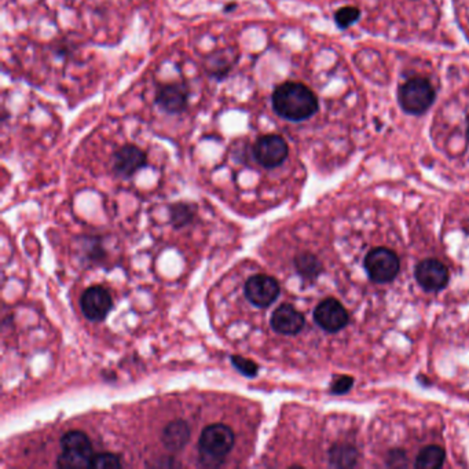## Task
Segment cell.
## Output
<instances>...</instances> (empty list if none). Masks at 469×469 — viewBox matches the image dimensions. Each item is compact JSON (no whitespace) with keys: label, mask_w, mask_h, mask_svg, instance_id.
<instances>
[{"label":"cell","mask_w":469,"mask_h":469,"mask_svg":"<svg viewBox=\"0 0 469 469\" xmlns=\"http://www.w3.org/2000/svg\"><path fill=\"white\" fill-rule=\"evenodd\" d=\"M62 453L57 461L59 468H88L92 448L88 437L81 431H70L61 439Z\"/></svg>","instance_id":"obj_4"},{"label":"cell","mask_w":469,"mask_h":469,"mask_svg":"<svg viewBox=\"0 0 469 469\" xmlns=\"http://www.w3.org/2000/svg\"><path fill=\"white\" fill-rule=\"evenodd\" d=\"M171 218H172L174 225L181 228V226H183V225L190 222V219L193 218V212L190 211V207H186L185 204H181V206H175L172 208Z\"/></svg>","instance_id":"obj_22"},{"label":"cell","mask_w":469,"mask_h":469,"mask_svg":"<svg viewBox=\"0 0 469 469\" xmlns=\"http://www.w3.org/2000/svg\"><path fill=\"white\" fill-rule=\"evenodd\" d=\"M230 359H232V363H233L235 369L239 373H242L243 376H246V377H256L257 376L259 366H257L256 362H253L248 358L238 357V355H233Z\"/></svg>","instance_id":"obj_21"},{"label":"cell","mask_w":469,"mask_h":469,"mask_svg":"<svg viewBox=\"0 0 469 469\" xmlns=\"http://www.w3.org/2000/svg\"><path fill=\"white\" fill-rule=\"evenodd\" d=\"M354 384V379L350 377V376H341V377H337L332 387H330V391L332 394H336V395H343L346 392H348L351 390Z\"/></svg>","instance_id":"obj_23"},{"label":"cell","mask_w":469,"mask_h":469,"mask_svg":"<svg viewBox=\"0 0 469 469\" xmlns=\"http://www.w3.org/2000/svg\"><path fill=\"white\" fill-rule=\"evenodd\" d=\"M365 268L373 282L387 283L398 275L401 261L394 250L388 248H375L365 257Z\"/></svg>","instance_id":"obj_5"},{"label":"cell","mask_w":469,"mask_h":469,"mask_svg":"<svg viewBox=\"0 0 469 469\" xmlns=\"http://www.w3.org/2000/svg\"><path fill=\"white\" fill-rule=\"evenodd\" d=\"M121 461L117 456L112 453H99L92 456L90 468L105 469V468H120Z\"/></svg>","instance_id":"obj_20"},{"label":"cell","mask_w":469,"mask_h":469,"mask_svg":"<svg viewBox=\"0 0 469 469\" xmlns=\"http://www.w3.org/2000/svg\"><path fill=\"white\" fill-rule=\"evenodd\" d=\"M233 8H235V4H229L225 10H226V11H230V10H233Z\"/></svg>","instance_id":"obj_24"},{"label":"cell","mask_w":469,"mask_h":469,"mask_svg":"<svg viewBox=\"0 0 469 469\" xmlns=\"http://www.w3.org/2000/svg\"><path fill=\"white\" fill-rule=\"evenodd\" d=\"M295 266L296 270L299 271V274L301 277H304L306 279H314L319 275L322 266L319 263V260L312 256L311 253H301L296 257L295 260Z\"/></svg>","instance_id":"obj_16"},{"label":"cell","mask_w":469,"mask_h":469,"mask_svg":"<svg viewBox=\"0 0 469 469\" xmlns=\"http://www.w3.org/2000/svg\"><path fill=\"white\" fill-rule=\"evenodd\" d=\"M80 307L84 317L90 321L99 322L106 318L113 307V300L110 293L102 286H91L88 288L81 299Z\"/></svg>","instance_id":"obj_9"},{"label":"cell","mask_w":469,"mask_h":469,"mask_svg":"<svg viewBox=\"0 0 469 469\" xmlns=\"http://www.w3.org/2000/svg\"><path fill=\"white\" fill-rule=\"evenodd\" d=\"M355 450L351 446H335L330 452V463L336 467H351L355 464Z\"/></svg>","instance_id":"obj_17"},{"label":"cell","mask_w":469,"mask_h":469,"mask_svg":"<svg viewBox=\"0 0 469 469\" xmlns=\"http://www.w3.org/2000/svg\"><path fill=\"white\" fill-rule=\"evenodd\" d=\"M190 91L183 83H171L160 87L156 94V103L170 114H181L188 109Z\"/></svg>","instance_id":"obj_11"},{"label":"cell","mask_w":469,"mask_h":469,"mask_svg":"<svg viewBox=\"0 0 469 469\" xmlns=\"http://www.w3.org/2000/svg\"><path fill=\"white\" fill-rule=\"evenodd\" d=\"M314 319L318 326L329 333H336L344 329L348 323V312L344 306L336 299L322 300L314 310Z\"/></svg>","instance_id":"obj_8"},{"label":"cell","mask_w":469,"mask_h":469,"mask_svg":"<svg viewBox=\"0 0 469 469\" xmlns=\"http://www.w3.org/2000/svg\"><path fill=\"white\" fill-rule=\"evenodd\" d=\"M271 102L274 112L289 121L307 120L318 110L315 94L301 83H282L274 90Z\"/></svg>","instance_id":"obj_1"},{"label":"cell","mask_w":469,"mask_h":469,"mask_svg":"<svg viewBox=\"0 0 469 469\" xmlns=\"http://www.w3.org/2000/svg\"><path fill=\"white\" fill-rule=\"evenodd\" d=\"M289 148L285 139L279 135L270 134L257 139L253 146L255 160L264 168L279 167L288 157Z\"/></svg>","instance_id":"obj_6"},{"label":"cell","mask_w":469,"mask_h":469,"mask_svg":"<svg viewBox=\"0 0 469 469\" xmlns=\"http://www.w3.org/2000/svg\"><path fill=\"white\" fill-rule=\"evenodd\" d=\"M401 108L409 114H423L435 101V90L432 84L423 77L408 80L398 92Z\"/></svg>","instance_id":"obj_3"},{"label":"cell","mask_w":469,"mask_h":469,"mask_svg":"<svg viewBox=\"0 0 469 469\" xmlns=\"http://www.w3.org/2000/svg\"><path fill=\"white\" fill-rule=\"evenodd\" d=\"M234 432L225 424L208 426L199 441V450L208 464H219L234 446Z\"/></svg>","instance_id":"obj_2"},{"label":"cell","mask_w":469,"mask_h":469,"mask_svg":"<svg viewBox=\"0 0 469 469\" xmlns=\"http://www.w3.org/2000/svg\"><path fill=\"white\" fill-rule=\"evenodd\" d=\"M446 453L441 446H427L424 448L416 460V468L420 469H438L441 468L445 463Z\"/></svg>","instance_id":"obj_15"},{"label":"cell","mask_w":469,"mask_h":469,"mask_svg":"<svg viewBox=\"0 0 469 469\" xmlns=\"http://www.w3.org/2000/svg\"><path fill=\"white\" fill-rule=\"evenodd\" d=\"M210 61H211V62H210V65H208V72H210L212 76L218 77L219 80H221L222 77H225V76L230 72V69H232V66H233V63L229 62L228 57L223 55V52H218L217 55H212Z\"/></svg>","instance_id":"obj_18"},{"label":"cell","mask_w":469,"mask_h":469,"mask_svg":"<svg viewBox=\"0 0 469 469\" xmlns=\"http://www.w3.org/2000/svg\"><path fill=\"white\" fill-rule=\"evenodd\" d=\"M148 163L146 153L135 145H126L120 148L113 157L114 171L123 178H131Z\"/></svg>","instance_id":"obj_12"},{"label":"cell","mask_w":469,"mask_h":469,"mask_svg":"<svg viewBox=\"0 0 469 469\" xmlns=\"http://www.w3.org/2000/svg\"><path fill=\"white\" fill-rule=\"evenodd\" d=\"M272 329L285 336H293L301 332L304 326V317L290 304H281L271 315Z\"/></svg>","instance_id":"obj_13"},{"label":"cell","mask_w":469,"mask_h":469,"mask_svg":"<svg viewBox=\"0 0 469 469\" xmlns=\"http://www.w3.org/2000/svg\"><path fill=\"white\" fill-rule=\"evenodd\" d=\"M468 138H469V117H468Z\"/></svg>","instance_id":"obj_25"},{"label":"cell","mask_w":469,"mask_h":469,"mask_svg":"<svg viewBox=\"0 0 469 469\" xmlns=\"http://www.w3.org/2000/svg\"><path fill=\"white\" fill-rule=\"evenodd\" d=\"M416 279L424 290L438 292L448 285L449 270L442 261L437 259H427L416 267Z\"/></svg>","instance_id":"obj_10"},{"label":"cell","mask_w":469,"mask_h":469,"mask_svg":"<svg viewBox=\"0 0 469 469\" xmlns=\"http://www.w3.org/2000/svg\"><path fill=\"white\" fill-rule=\"evenodd\" d=\"M359 17H361V11L357 7H343L337 10L335 19L339 28L344 29V28L351 26L355 21H358Z\"/></svg>","instance_id":"obj_19"},{"label":"cell","mask_w":469,"mask_h":469,"mask_svg":"<svg viewBox=\"0 0 469 469\" xmlns=\"http://www.w3.org/2000/svg\"><path fill=\"white\" fill-rule=\"evenodd\" d=\"M190 438V428L186 421L183 420H177L166 426L163 430V445L166 446L167 450L175 453L182 450Z\"/></svg>","instance_id":"obj_14"},{"label":"cell","mask_w":469,"mask_h":469,"mask_svg":"<svg viewBox=\"0 0 469 469\" xmlns=\"http://www.w3.org/2000/svg\"><path fill=\"white\" fill-rule=\"evenodd\" d=\"M245 297L256 307L266 308L279 296L281 288L275 278L266 274L252 275L243 286Z\"/></svg>","instance_id":"obj_7"}]
</instances>
